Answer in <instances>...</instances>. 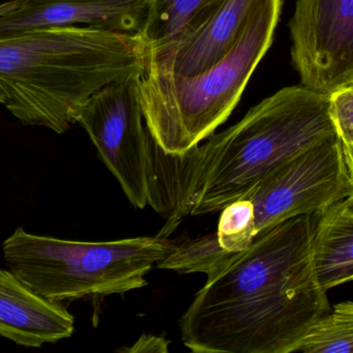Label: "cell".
Listing matches in <instances>:
<instances>
[{
  "label": "cell",
  "instance_id": "cell-1",
  "mask_svg": "<svg viewBox=\"0 0 353 353\" xmlns=\"http://www.w3.org/2000/svg\"><path fill=\"white\" fill-rule=\"evenodd\" d=\"M313 216L259 234L207 275L181 317L183 344L195 353H292L331 311L313 259Z\"/></svg>",
  "mask_w": 353,
  "mask_h": 353
},
{
  "label": "cell",
  "instance_id": "cell-2",
  "mask_svg": "<svg viewBox=\"0 0 353 353\" xmlns=\"http://www.w3.org/2000/svg\"><path fill=\"white\" fill-rule=\"evenodd\" d=\"M139 35L91 26L39 27L0 37V104L24 126L63 134L91 95L140 76Z\"/></svg>",
  "mask_w": 353,
  "mask_h": 353
},
{
  "label": "cell",
  "instance_id": "cell-3",
  "mask_svg": "<svg viewBox=\"0 0 353 353\" xmlns=\"http://www.w3.org/2000/svg\"><path fill=\"white\" fill-rule=\"evenodd\" d=\"M330 108L327 93L304 85L285 87L205 144L185 151L187 216L215 213L245 198L283 162L338 135Z\"/></svg>",
  "mask_w": 353,
  "mask_h": 353
},
{
  "label": "cell",
  "instance_id": "cell-4",
  "mask_svg": "<svg viewBox=\"0 0 353 353\" xmlns=\"http://www.w3.org/2000/svg\"><path fill=\"white\" fill-rule=\"evenodd\" d=\"M283 0H259L236 43L218 64L195 76L143 72L139 97L147 128L159 146L181 153L228 120L269 51Z\"/></svg>",
  "mask_w": 353,
  "mask_h": 353
},
{
  "label": "cell",
  "instance_id": "cell-5",
  "mask_svg": "<svg viewBox=\"0 0 353 353\" xmlns=\"http://www.w3.org/2000/svg\"><path fill=\"white\" fill-rule=\"evenodd\" d=\"M176 247L167 238L76 242L30 233L19 227L4 240L6 265L35 292L61 303L123 294L147 286L154 265Z\"/></svg>",
  "mask_w": 353,
  "mask_h": 353
},
{
  "label": "cell",
  "instance_id": "cell-6",
  "mask_svg": "<svg viewBox=\"0 0 353 353\" xmlns=\"http://www.w3.org/2000/svg\"><path fill=\"white\" fill-rule=\"evenodd\" d=\"M353 182L338 135L283 162L247 195L255 236L300 216H313L347 198Z\"/></svg>",
  "mask_w": 353,
  "mask_h": 353
},
{
  "label": "cell",
  "instance_id": "cell-7",
  "mask_svg": "<svg viewBox=\"0 0 353 353\" xmlns=\"http://www.w3.org/2000/svg\"><path fill=\"white\" fill-rule=\"evenodd\" d=\"M141 76V75H140ZM105 85L91 95L77 118L99 157L137 209L148 204L147 128L143 126L138 79Z\"/></svg>",
  "mask_w": 353,
  "mask_h": 353
},
{
  "label": "cell",
  "instance_id": "cell-8",
  "mask_svg": "<svg viewBox=\"0 0 353 353\" xmlns=\"http://www.w3.org/2000/svg\"><path fill=\"white\" fill-rule=\"evenodd\" d=\"M288 26L302 85L331 95L353 84V0H298Z\"/></svg>",
  "mask_w": 353,
  "mask_h": 353
},
{
  "label": "cell",
  "instance_id": "cell-9",
  "mask_svg": "<svg viewBox=\"0 0 353 353\" xmlns=\"http://www.w3.org/2000/svg\"><path fill=\"white\" fill-rule=\"evenodd\" d=\"M259 0H222L203 22L147 52L144 72L191 77L220 61L234 47Z\"/></svg>",
  "mask_w": 353,
  "mask_h": 353
},
{
  "label": "cell",
  "instance_id": "cell-10",
  "mask_svg": "<svg viewBox=\"0 0 353 353\" xmlns=\"http://www.w3.org/2000/svg\"><path fill=\"white\" fill-rule=\"evenodd\" d=\"M149 0H20L0 15V37L39 27L86 26L141 35Z\"/></svg>",
  "mask_w": 353,
  "mask_h": 353
},
{
  "label": "cell",
  "instance_id": "cell-11",
  "mask_svg": "<svg viewBox=\"0 0 353 353\" xmlns=\"http://www.w3.org/2000/svg\"><path fill=\"white\" fill-rule=\"evenodd\" d=\"M74 318L60 303L29 287L10 269H0V337L41 347L72 337Z\"/></svg>",
  "mask_w": 353,
  "mask_h": 353
},
{
  "label": "cell",
  "instance_id": "cell-12",
  "mask_svg": "<svg viewBox=\"0 0 353 353\" xmlns=\"http://www.w3.org/2000/svg\"><path fill=\"white\" fill-rule=\"evenodd\" d=\"M313 259L325 292L353 282V211L335 203L315 215Z\"/></svg>",
  "mask_w": 353,
  "mask_h": 353
},
{
  "label": "cell",
  "instance_id": "cell-13",
  "mask_svg": "<svg viewBox=\"0 0 353 353\" xmlns=\"http://www.w3.org/2000/svg\"><path fill=\"white\" fill-rule=\"evenodd\" d=\"M222 0H149L148 14L140 37L147 52L205 21Z\"/></svg>",
  "mask_w": 353,
  "mask_h": 353
},
{
  "label": "cell",
  "instance_id": "cell-14",
  "mask_svg": "<svg viewBox=\"0 0 353 353\" xmlns=\"http://www.w3.org/2000/svg\"><path fill=\"white\" fill-rule=\"evenodd\" d=\"M294 352L353 353V302L331 309L300 340Z\"/></svg>",
  "mask_w": 353,
  "mask_h": 353
},
{
  "label": "cell",
  "instance_id": "cell-15",
  "mask_svg": "<svg viewBox=\"0 0 353 353\" xmlns=\"http://www.w3.org/2000/svg\"><path fill=\"white\" fill-rule=\"evenodd\" d=\"M234 254L220 246L216 233L197 238H185L176 240L173 252L159 263L157 267L179 273L209 275L221 267Z\"/></svg>",
  "mask_w": 353,
  "mask_h": 353
},
{
  "label": "cell",
  "instance_id": "cell-16",
  "mask_svg": "<svg viewBox=\"0 0 353 353\" xmlns=\"http://www.w3.org/2000/svg\"><path fill=\"white\" fill-rule=\"evenodd\" d=\"M218 224V242L230 253L241 252L256 238L253 207L248 198H241L221 209Z\"/></svg>",
  "mask_w": 353,
  "mask_h": 353
},
{
  "label": "cell",
  "instance_id": "cell-17",
  "mask_svg": "<svg viewBox=\"0 0 353 353\" xmlns=\"http://www.w3.org/2000/svg\"><path fill=\"white\" fill-rule=\"evenodd\" d=\"M331 115L344 147H353V84L330 95Z\"/></svg>",
  "mask_w": 353,
  "mask_h": 353
},
{
  "label": "cell",
  "instance_id": "cell-18",
  "mask_svg": "<svg viewBox=\"0 0 353 353\" xmlns=\"http://www.w3.org/2000/svg\"><path fill=\"white\" fill-rule=\"evenodd\" d=\"M169 344L170 341H168L165 337H159V336L153 335H143L132 347L121 348V350H119V352L130 353H167L169 352Z\"/></svg>",
  "mask_w": 353,
  "mask_h": 353
},
{
  "label": "cell",
  "instance_id": "cell-19",
  "mask_svg": "<svg viewBox=\"0 0 353 353\" xmlns=\"http://www.w3.org/2000/svg\"><path fill=\"white\" fill-rule=\"evenodd\" d=\"M344 155H345L346 164L350 170V178L353 182V147H344Z\"/></svg>",
  "mask_w": 353,
  "mask_h": 353
},
{
  "label": "cell",
  "instance_id": "cell-20",
  "mask_svg": "<svg viewBox=\"0 0 353 353\" xmlns=\"http://www.w3.org/2000/svg\"><path fill=\"white\" fill-rule=\"evenodd\" d=\"M19 2H20V0H10V1H6L4 2V3L0 4V15L4 14V12L16 8Z\"/></svg>",
  "mask_w": 353,
  "mask_h": 353
},
{
  "label": "cell",
  "instance_id": "cell-21",
  "mask_svg": "<svg viewBox=\"0 0 353 353\" xmlns=\"http://www.w3.org/2000/svg\"><path fill=\"white\" fill-rule=\"evenodd\" d=\"M342 202H343L344 207H345L346 209L353 211V191L352 194H350V196L347 197V198L344 199V200H342Z\"/></svg>",
  "mask_w": 353,
  "mask_h": 353
}]
</instances>
